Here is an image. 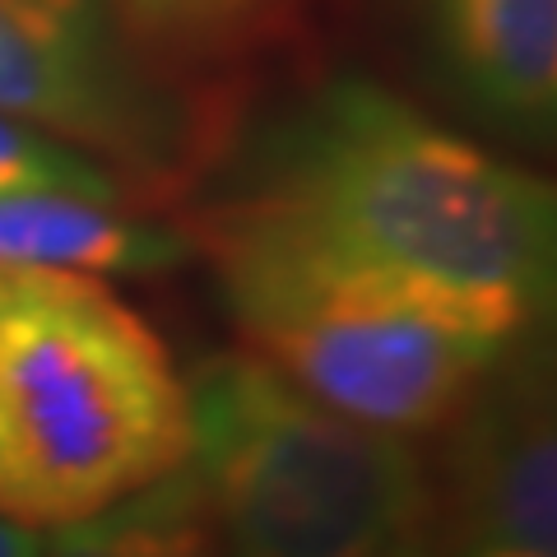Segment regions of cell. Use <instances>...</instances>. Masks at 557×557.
<instances>
[{
	"label": "cell",
	"mask_w": 557,
	"mask_h": 557,
	"mask_svg": "<svg viewBox=\"0 0 557 557\" xmlns=\"http://www.w3.org/2000/svg\"><path fill=\"white\" fill-rule=\"evenodd\" d=\"M200 223L233 311L391 298L516 344L553 298V186L358 75L278 121Z\"/></svg>",
	"instance_id": "obj_1"
},
{
	"label": "cell",
	"mask_w": 557,
	"mask_h": 557,
	"mask_svg": "<svg viewBox=\"0 0 557 557\" xmlns=\"http://www.w3.org/2000/svg\"><path fill=\"white\" fill-rule=\"evenodd\" d=\"M186 381L98 274L0 265V520L61 530L177 474Z\"/></svg>",
	"instance_id": "obj_2"
},
{
	"label": "cell",
	"mask_w": 557,
	"mask_h": 557,
	"mask_svg": "<svg viewBox=\"0 0 557 557\" xmlns=\"http://www.w3.org/2000/svg\"><path fill=\"white\" fill-rule=\"evenodd\" d=\"M190 456L228 557H376L428 544L413 442L317 405L251 348L186 381Z\"/></svg>",
	"instance_id": "obj_3"
},
{
	"label": "cell",
	"mask_w": 557,
	"mask_h": 557,
	"mask_svg": "<svg viewBox=\"0 0 557 557\" xmlns=\"http://www.w3.org/2000/svg\"><path fill=\"white\" fill-rule=\"evenodd\" d=\"M0 116L94 153L135 200L196 177L214 121L108 0H0Z\"/></svg>",
	"instance_id": "obj_4"
},
{
	"label": "cell",
	"mask_w": 557,
	"mask_h": 557,
	"mask_svg": "<svg viewBox=\"0 0 557 557\" xmlns=\"http://www.w3.org/2000/svg\"><path fill=\"white\" fill-rule=\"evenodd\" d=\"M247 348L317 405L391 437L450 428L511 339L391 298H284L237 311Z\"/></svg>",
	"instance_id": "obj_5"
},
{
	"label": "cell",
	"mask_w": 557,
	"mask_h": 557,
	"mask_svg": "<svg viewBox=\"0 0 557 557\" xmlns=\"http://www.w3.org/2000/svg\"><path fill=\"white\" fill-rule=\"evenodd\" d=\"M456 442L446 456L442 497H432V520L456 553L520 548L557 553V437L548 381L497 372L456 418Z\"/></svg>",
	"instance_id": "obj_6"
},
{
	"label": "cell",
	"mask_w": 557,
	"mask_h": 557,
	"mask_svg": "<svg viewBox=\"0 0 557 557\" xmlns=\"http://www.w3.org/2000/svg\"><path fill=\"white\" fill-rule=\"evenodd\" d=\"M460 89L507 121H553L557 0H428Z\"/></svg>",
	"instance_id": "obj_7"
},
{
	"label": "cell",
	"mask_w": 557,
	"mask_h": 557,
	"mask_svg": "<svg viewBox=\"0 0 557 557\" xmlns=\"http://www.w3.org/2000/svg\"><path fill=\"white\" fill-rule=\"evenodd\" d=\"M186 256V242L159 223L65 190L0 196V265L75 270V274H163Z\"/></svg>",
	"instance_id": "obj_8"
},
{
	"label": "cell",
	"mask_w": 557,
	"mask_h": 557,
	"mask_svg": "<svg viewBox=\"0 0 557 557\" xmlns=\"http://www.w3.org/2000/svg\"><path fill=\"white\" fill-rule=\"evenodd\" d=\"M38 557H223V539L205 487L182 465L108 511L61 525Z\"/></svg>",
	"instance_id": "obj_9"
},
{
	"label": "cell",
	"mask_w": 557,
	"mask_h": 557,
	"mask_svg": "<svg viewBox=\"0 0 557 557\" xmlns=\"http://www.w3.org/2000/svg\"><path fill=\"white\" fill-rule=\"evenodd\" d=\"M121 24L159 57H223L270 38L298 0H108Z\"/></svg>",
	"instance_id": "obj_10"
},
{
	"label": "cell",
	"mask_w": 557,
	"mask_h": 557,
	"mask_svg": "<svg viewBox=\"0 0 557 557\" xmlns=\"http://www.w3.org/2000/svg\"><path fill=\"white\" fill-rule=\"evenodd\" d=\"M14 190H65V196H89L108 205L135 200V190L116 172L24 126V121L0 116V196H14Z\"/></svg>",
	"instance_id": "obj_11"
},
{
	"label": "cell",
	"mask_w": 557,
	"mask_h": 557,
	"mask_svg": "<svg viewBox=\"0 0 557 557\" xmlns=\"http://www.w3.org/2000/svg\"><path fill=\"white\" fill-rule=\"evenodd\" d=\"M38 553H42L38 530L14 525V520H0V557H38Z\"/></svg>",
	"instance_id": "obj_12"
},
{
	"label": "cell",
	"mask_w": 557,
	"mask_h": 557,
	"mask_svg": "<svg viewBox=\"0 0 557 557\" xmlns=\"http://www.w3.org/2000/svg\"><path fill=\"white\" fill-rule=\"evenodd\" d=\"M460 557H539V553H520V548H474V553H460Z\"/></svg>",
	"instance_id": "obj_13"
},
{
	"label": "cell",
	"mask_w": 557,
	"mask_h": 557,
	"mask_svg": "<svg viewBox=\"0 0 557 557\" xmlns=\"http://www.w3.org/2000/svg\"><path fill=\"white\" fill-rule=\"evenodd\" d=\"M376 557H428V544H405V548H386Z\"/></svg>",
	"instance_id": "obj_14"
}]
</instances>
